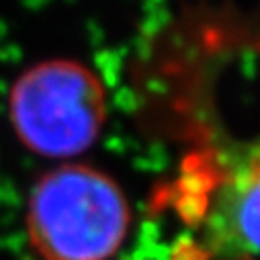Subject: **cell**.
<instances>
[{
    "label": "cell",
    "instance_id": "1",
    "mask_svg": "<svg viewBox=\"0 0 260 260\" xmlns=\"http://www.w3.org/2000/svg\"><path fill=\"white\" fill-rule=\"evenodd\" d=\"M129 225L125 192L113 176L88 164L49 170L27 201V240L41 260H109Z\"/></svg>",
    "mask_w": 260,
    "mask_h": 260
},
{
    "label": "cell",
    "instance_id": "3",
    "mask_svg": "<svg viewBox=\"0 0 260 260\" xmlns=\"http://www.w3.org/2000/svg\"><path fill=\"white\" fill-rule=\"evenodd\" d=\"M9 119L29 152L45 158L80 156L107 123V92L82 61H37L11 86Z\"/></svg>",
    "mask_w": 260,
    "mask_h": 260
},
{
    "label": "cell",
    "instance_id": "2",
    "mask_svg": "<svg viewBox=\"0 0 260 260\" xmlns=\"http://www.w3.org/2000/svg\"><path fill=\"white\" fill-rule=\"evenodd\" d=\"M178 211L203 260H260V144L228 142L188 158Z\"/></svg>",
    "mask_w": 260,
    "mask_h": 260
}]
</instances>
